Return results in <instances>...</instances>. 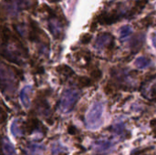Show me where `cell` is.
Masks as SVG:
<instances>
[{"instance_id":"cell-10","label":"cell","mask_w":156,"mask_h":155,"mask_svg":"<svg viewBox=\"0 0 156 155\" xmlns=\"http://www.w3.org/2000/svg\"><path fill=\"white\" fill-rule=\"evenodd\" d=\"M30 87L29 86H26L21 93H20V100H21V102L23 104V106L25 108H28L29 107V104H30V100H29V91H30Z\"/></svg>"},{"instance_id":"cell-18","label":"cell","mask_w":156,"mask_h":155,"mask_svg":"<svg viewBox=\"0 0 156 155\" xmlns=\"http://www.w3.org/2000/svg\"><path fill=\"white\" fill-rule=\"evenodd\" d=\"M79 83L81 87H87L91 85V80L88 79L87 77H80L79 79Z\"/></svg>"},{"instance_id":"cell-14","label":"cell","mask_w":156,"mask_h":155,"mask_svg":"<svg viewBox=\"0 0 156 155\" xmlns=\"http://www.w3.org/2000/svg\"><path fill=\"white\" fill-rule=\"evenodd\" d=\"M133 33V29L130 26H123L120 29V39L122 41H125Z\"/></svg>"},{"instance_id":"cell-23","label":"cell","mask_w":156,"mask_h":155,"mask_svg":"<svg viewBox=\"0 0 156 155\" xmlns=\"http://www.w3.org/2000/svg\"><path fill=\"white\" fill-rule=\"evenodd\" d=\"M76 128L75 127H73V126H69V129H68V132H69V133H70V134H74L75 133V130Z\"/></svg>"},{"instance_id":"cell-20","label":"cell","mask_w":156,"mask_h":155,"mask_svg":"<svg viewBox=\"0 0 156 155\" xmlns=\"http://www.w3.org/2000/svg\"><path fill=\"white\" fill-rule=\"evenodd\" d=\"M6 119H7V114H6V112L0 107V122H1V123L5 122L6 121Z\"/></svg>"},{"instance_id":"cell-22","label":"cell","mask_w":156,"mask_h":155,"mask_svg":"<svg viewBox=\"0 0 156 155\" xmlns=\"http://www.w3.org/2000/svg\"><path fill=\"white\" fill-rule=\"evenodd\" d=\"M92 77L94 78V79H99L101 77V72L99 70V69H96V70H94L93 72H92Z\"/></svg>"},{"instance_id":"cell-12","label":"cell","mask_w":156,"mask_h":155,"mask_svg":"<svg viewBox=\"0 0 156 155\" xmlns=\"http://www.w3.org/2000/svg\"><path fill=\"white\" fill-rule=\"evenodd\" d=\"M3 149H4V152L5 153L6 155H16L14 146L9 142V140H7L5 138L3 140Z\"/></svg>"},{"instance_id":"cell-4","label":"cell","mask_w":156,"mask_h":155,"mask_svg":"<svg viewBox=\"0 0 156 155\" xmlns=\"http://www.w3.org/2000/svg\"><path fill=\"white\" fill-rule=\"evenodd\" d=\"M6 10L10 15H16L21 9H26L30 5V0H5Z\"/></svg>"},{"instance_id":"cell-25","label":"cell","mask_w":156,"mask_h":155,"mask_svg":"<svg viewBox=\"0 0 156 155\" xmlns=\"http://www.w3.org/2000/svg\"><path fill=\"white\" fill-rule=\"evenodd\" d=\"M0 155H3V153H2V150H1V146H0Z\"/></svg>"},{"instance_id":"cell-5","label":"cell","mask_w":156,"mask_h":155,"mask_svg":"<svg viewBox=\"0 0 156 155\" xmlns=\"http://www.w3.org/2000/svg\"><path fill=\"white\" fill-rule=\"evenodd\" d=\"M114 46V37L109 33H101L100 34L95 41L94 47L97 49L102 48H112Z\"/></svg>"},{"instance_id":"cell-17","label":"cell","mask_w":156,"mask_h":155,"mask_svg":"<svg viewBox=\"0 0 156 155\" xmlns=\"http://www.w3.org/2000/svg\"><path fill=\"white\" fill-rule=\"evenodd\" d=\"M37 108H38V111L43 115H48V113L49 112V106L46 100H42L41 102H39L37 105Z\"/></svg>"},{"instance_id":"cell-21","label":"cell","mask_w":156,"mask_h":155,"mask_svg":"<svg viewBox=\"0 0 156 155\" xmlns=\"http://www.w3.org/2000/svg\"><path fill=\"white\" fill-rule=\"evenodd\" d=\"M90 40H91V36H90V34H85V35L81 37L80 42H81L82 44H88Z\"/></svg>"},{"instance_id":"cell-24","label":"cell","mask_w":156,"mask_h":155,"mask_svg":"<svg viewBox=\"0 0 156 155\" xmlns=\"http://www.w3.org/2000/svg\"><path fill=\"white\" fill-rule=\"evenodd\" d=\"M49 2H57V1H59V0H48Z\"/></svg>"},{"instance_id":"cell-6","label":"cell","mask_w":156,"mask_h":155,"mask_svg":"<svg viewBox=\"0 0 156 155\" xmlns=\"http://www.w3.org/2000/svg\"><path fill=\"white\" fill-rule=\"evenodd\" d=\"M122 13L118 12V10H115L113 12H103L98 16V21L101 24L103 25H112L116 23L118 20L122 18Z\"/></svg>"},{"instance_id":"cell-13","label":"cell","mask_w":156,"mask_h":155,"mask_svg":"<svg viewBox=\"0 0 156 155\" xmlns=\"http://www.w3.org/2000/svg\"><path fill=\"white\" fill-rule=\"evenodd\" d=\"M150 64H151V59L146 58V57H139L135 60V66L138 69H141L149 67Z\"/></svg>"},{"instance_id":"cell-11","label":"cell","mask_w":156,"mask_h":155,"mask_svg":"<svg viewBox=\"0 0 156 155\" xmlns=\"http://www.w3.org/2000/svg\"><path fill=\"white\" fill-rule=\"evenodd\" d=\"M45 150V147L41 144H29L27 148V151L29 155H41Z\"/></svg>"},{"instance_id":"cell-1","label":"cell","mask_w":156,"mask_h":155,"mask_svg":"<svg viewBox=\"0 0 156 155\" xmlns=\"http://www.w3.org/2000/svg\"><path fill=\"white\" fill-rule=\"evenodd\" d=\"M104 106L101 102H94L86 117V126L90 130H97L102 124Z\"/></svg>"},{"instance_id":"cell-8","label":"cell","mask_w":156,"mask_h":155,"mask_svg":"<svg viewBox=\"0 0 156 155\" xmlns=\"http://www.w3.org/2000/svg\"><path fill=\"white\" fill-rule=\"evenodd\" d=\"M48 28L50 30V32L52 33V35L58 38L60 36V32L62 30V26L60 24V22L58 19H54L52 18L51 20H49L48 23Z\"/></svg>"},{"instance_id":"cell-19","label":"cell","mask_w":156,"mask_h":155,"mask_svg":"<svg viewBox=\"0 0 156 155\" xmlns=\"http://www.w3.org/2000/svg\"><path fill=\"white\" fill-rule=\"evenodd\" d=\"M62 149L63 148L61 147V145L59 143H54L52 146V149H51V153L53 155H58Z\"/></svg>"},{"instance_id":"cell-26","label":"cell","mask_w":156,"mask_h":155,"mask_svg":"<svg viewBox=\"0 0 156 155\" xmlns=\"http://www.w3.org/2000/svg\"><path fill=\"white\" fill-rule=\"evenodd\" d=\"M62 155H67V154H62Z\"/></svg>"},{"instance_id":"cell-7","label":"cell","mask_w":156,"mask_h":155,"mask_svg":"<svg viewBox=\"0 0 156 155\" xmlns=\"http://www.w3.org/2000/svg\"><path fill=\"white\" fill-rule=\"evenodd\" d=\"M93 149L98 154H106L113 150V143L107 140H100L93 143Z\"/></svg>"},{"instance_id":"cell-2","label":"cell","mask_w":156,"mask_h":155,"mask_svg":"<svg viewBox=\"0 0 156 155\" xmlns=\"http://www.w3.org/2000/svg\"><path fill=\"white\" fill-rule=\"evenodd\" d=\"M79 99H80V92L78 90H71V89L64 90L61 99L59 100V110L63 113L70 112L74 109Z\"/></svg>"},{"instance_id":"cell-15","label":"cell","mask_w":156,"mask_h":155,"mask_svg":"<svg viewBox=\"0 0 156 155\" xmlns=\"http://www.w3.org/2000/svg\"><path fill=\"white\" fill-rule=\"evenodd\" d=\"M10 131H11V133L13 134L14 137H20L23 134V132H22V130L20 129V127L18 125V121L17 120H16V121H14L12 122Z\"/></svg>"},{"instance_id":"cell-9","label":"cell","mask_w":156,"mask_h":155,"mask_svg":"<svg viewBox=\"0 0 156 155\" xmlns=\"http://www.w3.org/2000/svg\"><path fill=\"white\" fill-rule=\"evenodd\" d=\"M144 37L145 36L144 34H141L133 38V40L131 42V48L133 50V52L137 53V51L141 49V48L143 47V44L144 43V39H145Z\"/></svg>"},{"instance_id":"cell-3","label":"cell","mask_w":156,"mask_h":155,"mask_svg":"<svg viewBox=\"0 0 156 155\" xmlns=\"http://www.w3.org/2000/svg\"><path fill=\"white\" fill-rule=\"evenodd\" d=\"M0 90L2 92L14 91L15 89V76L13 72L4 64L0 63Z\"/></svg>"},{"instance_id":"cell-16","label":"cell","mask_w":156,"mask_h":155,"mask_svg":"<svg viewBox=\"0 0 156 155\" xmlns=\"http://www.w3.org/2000/svg\"><path fill=\"white\" fill-rule=\"evenodd\" d=\"M57 71L66 75L67 77H69V76H72L74 74V71L69 67V66H65V65H62V66H58L57 68Z\"/></svg>"}]
</instances>
